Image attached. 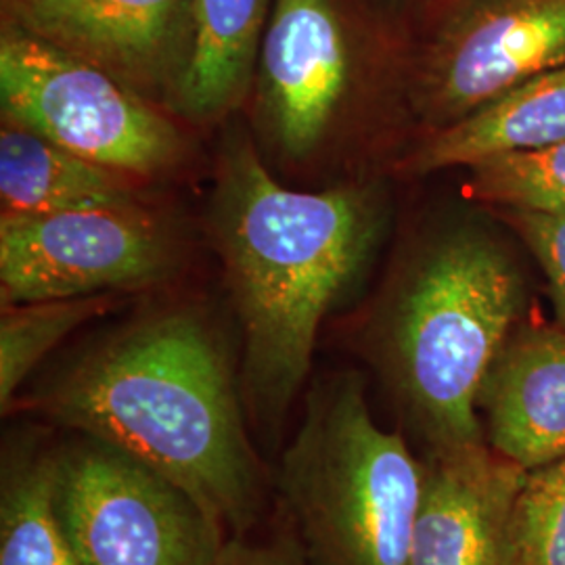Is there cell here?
<instances>
[{"label": "cell", "mask_w": 565, "mask_h": 565, "mask_svg": "<svg viewBox=\"0 0 565 565\" xmlns=\"http://www.w3.org/2000/svg\"><path fill=\"white\" fill-rule=\"evenodd\" d=\"M242 394L210 317L172 303L81 350L11 413L28 411L153 467L233 539L256 527L264 509Z\"/></svg>", "instance_id": "1"}, {"label": "cell", "mask_w": 565, "mask_h": 565, "mask_svg": "<svg viewBox=\"0 0 565 565\" xmlns=\"http://www.w3.org/2000/svg\"><path fill=\"white\" fill-rule=\"evenodd\" d=\"M385 221L377 182L291 186L264 163L247 124L228 121L205 226L242 329L243 398L256 419H285L321 324L373 263Z\"/></svg>", "instance_id": "2"}, {"label": "cell", "mask_w": 565, "mask_h": 565, "mask_svg": "<svg viewBox=\"0 0 565 565\" xmlns=\"http://www.w3.org/2000/svg\"><path fill=\"white\" fill-rule=\"evenodd\" d=\"M408 60L373 0H275L245 103L264 163L300 189L345 182Z\"/></svg>", "instance_id": "3"}, {"label": "cell", "mask_w": 565, "mask_h": 565, "mask_svg": "<svg viewBox=\"0 0 565 565\" xmlns=\"http://www.w3.org/2000/svg\"><path fill=\"white\" fill-rule=\"evenodd\" d=\"M522 302L518 266L478 224L438 228L404 264L373 345L427 450L486 443L480 392Z\"/></svg>", "instance_id": "4"}, {"label": "cell", "mask_w": 565, "mask_h": 565, "mask_svg": "<svg viewBox=\"0 0 565 565\" xmlns=\"http://www.w3.org/2000/svg\"><path fill=\"white\" fill-rule=\"evenodd\" d=\"M277 482L308 564L408 562L424 463L375 422L356 373L312 387Z\"/></svg>", "instance_id": "5"}, {"label": "cell", "mask_w": 565, "mask_h": 565, "mask_svg": "<svg viewBox=\"0 0 565 565\" xmlns=\"http://www.w3.org/2000/svg\"><path fill=\"white\" fill-rule=\"evenodd\" d=\"M2 121L142 182L177 172L191 139L174 114L99 67L0 25Z\"/></svg>", "instance_id": "6"}, {"label": "cell", "mask_w": 565, "mask_h": 565, "mask_svg": "<svg viewBox=\"0 0 565 565\" xmlns=\"http://www.w3.org/2000/svg\"><path fill=\"white\" fill-rule=\"evenodd\" d=\"M55 507L78 565H214L228 541L181 486L86 436L55 450Z\"/></svg>", "instance_id": "7"}, {"label": "cell", "mask_w": 565, "mask_h": 565, "mask_svg": "<svg viewBox=\"0 0 565 565\" xmlns=\"http://www.w3.org/2000/svg\"><path fill=\"white\" fill-rule=\"evenodd\" d=\"M177 226L149 202L51 214H0V300L120 296L172 279Z\"/></svg>", "instance_id": "8"}, {"label": "cell", "mask_w": 565, "mask_h": 565, "mask_svg": "<svg viewBox=\"0 0 565 565\" xmlns=\"http://www.w3.org/2000/svg\"><path fill=\"white\" fill-rule=\"evenodd\" d=\"M408 60L406 99L427 132L565 63V0H443Z\"/></svg>", "instance_id": "9"}, {"label": "cell", "mask_w": 565, "mask_h": 565, "mask_svg": "<svg viewBox=\"0 0 565 565\" xmlns=\"http://www.w3.org/2000/svg\"><path fill=\"white\" fill-rule=\"evenodd\" d=\"M193 2L0 0V15L172 114L193 57Z\"/></svg>", "instance_id": "10"}, {"label": "cell", "mask_w": 565, "mask_h": 565, "mask_svg": "<svg viewBox=\"0 0 565 565\" xmlns=\"http://www.w3.org/2000/svg\"><path fill=\"white\" fill-rule=\"evenodd\" d=\"M525 476L486 443L427 450L406 565H503L509 518Z\"/></svg>", "instance_id": "11"}, {"label": "cell", "mask_w": 565, "mask_h": 565, "mask_svg": "<svg viewBox=\"0 0 565 565\" xmlns=\"http://www.w3.org/2000/svg\"><path fill=\"white\" fill-rule=\"evenodd\" d=\"M486 445L525 471L565 457V329L522 327L480 392Z\"/></svg>", "instance_id": "12"}, {"label": "cell", "mask_w": 565, "mask_h": 565, "mask_svg": "<svg viewBox=\"0 0 565 565\" xmlns=\"http://www.w3.org/2000/svg\"><path fill=\"white\" fill-rule=\"evenodd\" d=\"M564 139L565 63L518 84L463 120L427 132L404 158L401 170L424 177Z\"/></svg>", "instance_id": "13"}, {"label": "cell", "mask_w": 565, "mask_h": 565, "mask_svg": "<svg viewBox=\"0 0 565 565\" xmlns=\"http://www.w3.org/2000/svg\"><path fill=\"white\" fill-rule=\"evenodd\" d=\"M275 0H195L193 57L172 114L214 126L245 107Z\"/></svg>", "instance_id": "14"}, {"label": "cell", "mask_w": 565, "mask_h": 565, "mask_svg": "<svg viewBox=\"0 0 565 565\" xmlns=\"http://www.w3.org/2000/svg\"><path fill=\"white\" fill-rule=\"evenodd\" d=\"M145 184L32 130L9 121L0 126L2 214H51L147 202Z\"/></svg>", "instance_id": "15"}, {"label": "cell", "mask_w": 565, "mask_h": 565, "mask_svg": "<svg viewBox=\"0 0 565 565\" xmlns=\"http://www.w3.org/2000/svg\"><path fill=\"white\" fill-rule=\"evenodd\" d=\"M0 565H78L55 507V450L21 445L4 452Z\"/></svg>", "instance_id": "16"}, {"label": "cell", "mask_w": 565, "mask_h": 565, "mask_svg": "<svg viewBox=\"0 0 565 565\" xmlns=\"http://www.w3.org/2000/svg\"><path fill=\"white\" fill-rule=\"evenodd\" d=\"M118 296L4 303L0 315V408L9 415L34 369L78 327L107 315Z\"/></svg>", "instance_id": "17"}, {"label": "cell", "mask_w": 565, "mask_h": 565, "mask_svg": "<svg viewBox=\"0 0 565 565\" xmlns=\"http://www.w3.org/2000/svg\"><path fill=\"white\" fill-rule=\"evenodd\" d=\"M467 193L507 212H565V139L469 166Z\"/></svg>", "instance_id": "18"}, {"label": "cell", "mask_w": 565, "mask_h": 565, "mask_svg": "<svg viewBox=\"0 0 565 565\" xmlns=\"http://www.w3.org/2000/svg\"><path fill=\"white\" fill-rule=\"evenodd\" d=\"M503 565H565V457L527 471L509 518Z\"/></svg>", "instance_id": "19"}, {"label": "cell", "mask_w": 565, "mask_h": 565, "mask_svg": "<svg viewBox=\"0 0 565 565\" xmlns=\"http://www.w3.org/2000/svg\"><path fill=\"white\" fill-rule=\"evenodd\" d=\"M545 273L557 319L565 329V212H509Z\"/></svg>", "instance_id": "20"}, {"label": "cell", "mask_w": 565, "mask_h": 565, "mask_svg": "<svg viewBox=\"0 0 565 565\" xmlns=\"http://www.w3.org/2000/svg\"><path fill=\"white\" fill-rule=\"evenodd\" d=\"M214 565H310L306 559L298 532L281 507L279 524L268 532H249L233 536L224 543Z\"/></svg>", "instance_id": "21"}]
</instances>
